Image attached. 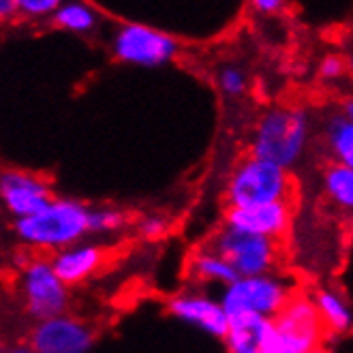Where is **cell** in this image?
<instances>
[{
	"instance_id": "obj_1",
	"label": "cell",
	"mask_w": 353,
	"mask_h": 353,
	"mask_svg": "<svg viewBox=\"0 0 353 353\" xmlns=\"http://www.w3.org/2000/svg\"><path fill=\"white\" fill-rule=\"evenodd\" d=\"M90 205L75 197H54L32 216L11 221L13 240L34 255H54L90 236Z\"/></svg>"
},
{
	"instance_id": "obj_2",
	"label": "cell",
	"mask_w": 353,
	"mask_h": 353,
	"mask_svg": "<svg viewBox=\"0 0 353 353\" xmlns=\"http://www.w3.org/2000/svg\"><path fill=\"white\" fill-rule=\"evenodd\" d=\"M310 139L313 120L304 108H272L257 120L248 141V154L294 172L304 161Z\"/></svg>"
},
{
	"instance_id": "obj_3",
	"label": "cell",
	"mask_w": 353,
	"mask_h": 353,
	"mask_svg": "<svg viewBox=\"0 0 353 353\" xmlns=\"http://www.w3.org/2000/svg\"><path fill=\"white\" fill-rule=\"evenodd\" d=\"M294 186L292 172L248 154L227 176L223 199L227 208H253L276 201L292 203Z\"/></svg>"
},
{
	"instance_id": "obj_4",
	"label": "cell",
	"mask_w": 353,
	"mask_h": 353,
	"mask_svg": "<svg viewBox=\"0 0 353 353\" xmlns=\"http://www.w3.org/2000/svg\"><path fill=\"white\" fill-rule=\"evenodd\" d=\"M69 289L56 274L50 255H32L28 265L15 274L17 302L32 323L65 315L71 302Z\"/></svg>"
},
{
	"instance_id": "obj_5",
	"label": "cell",
	"mask_w": 353,
	"mask_h": 353,
	"mask_svg": "<svg viewBox=\"0 0 353 353\" xmlns=\"http://www.w3.org/2000/svg\"><path fill=\"white\" fill-rule=\"evenodd\" d=\"M294 294V283L276 270V272L257 276H240L232 285L221 289L219 298L230 317L251 313L276 319Z\"/></svg>"
},
{
	"instance_id": "obj_6",
	"label": "cell",
	"mask_w": 353,
	"mask_h": 353,
	"mask_svg": "<svg viewBox=\"0 0 353 353\" xmlns=\"http://www.w3.org/2000/svg\"><path fill=\"white\" fill-rule=\"evenodd\" d=\"M208 246L223 255L238 276H257L276 272L283 257V244L255 234H246L240 230L221 225L208 240Z\"/></svg>"
},
{
	"instance_id": "obj_7",
	"label": "cell",
	"mask_w": 353,
	"mask_h": 353,
	"mask_svg": "<svg viewBox=\"0 0 353 353\" xmlns=\"http://www.w3.org/2000/svg\"><path fill=\"white\" fill-rule=\"evenodd\" d=\"M276 353H319L325 325L310 294L296 292L276 317Z\"/></svg>"
},
{
	"instance_id": "obj_8",
	"label": "cell",
	"mask_w": 353,
	"mask_h": 353,
	"mask_svg": "<svg viewBox=\"0 0 353 353\" xmlns=\"http://www.w3.org/2000/svg\"><path fill=\"white\" fill-rule=\"evenodd\" d=\"M112 52L120 62L135 67H163L176 56L178 43L161 30L141 24H127L122 26L112 43Z\"/></svg>"
},
{
	"instance_id": "obj_9",
	"label": "cell",
	"mask_w": 353,
	"mask_h": 353,
	"mask_svg": "<svg viewBox=\"0 0 353 353\" xmlns=\"http://www.w3.org/2000/svg\"><path fill=\"white\" fill-rule=\"evenodd\" d=\"M165 310L176 321L199 330L212 339L223 341L227 330H230V315H227L221 298L210 296L203 289H182V292L168 298Z\"/></svg>"
},
{
	"instance_id": "obj_10",
	"label": "cell",
	"mask_w": 353,
	"mask_h": 353,
	"mask_svg": "<svg viewBox=\"0 0 353 353\" xmlns=\"http://www.w3.org/2000/svg\"><path fill=\"white\" fill-rule=\"evenodd\" d=\"M26 341L37 353H90L97 332L88 321L65 313L32 323Z\"/></svg>"
},
{
	"instance_id": "obj_11",
	"label": "cell",
	"mask_w": 353,
	"mask_h": 353,
	"mask_svg": "<svg viewBox=\"0 0 353 353\" xmlns=\"http://www.w3.org/2000/svg\"><path fill=\"white\" fill-rule=\"evenodd\" d=\"M54 197L52 184L34 172L7 168L0 176V199L11 221L37 214Z\"/></svg>"
},
{
	"instance_id": "obj_12",
	"label": "cell",
	"mask_w": 353,
	"mask_h": 353,
	"mask_svg": "<svg viewBox=\"0 0 353 353\" xmlns=\"http://www.w3.org/2000/svg\"><path fill=\"white\" fill-rule=\"evenodd\" d=\"M294 210L289 201H276L253 208H227L223 214V225L240 230L246 234H255L283 242L289 227H292Z\"/></svg>"
},
{
	"instance_id": "obj_13",
	"label": "cell",
	"mask_w": 353,
	"mask_h": 353,
	"mask_svg": "<svg viewBox=\"0 0 353 353\" xmlns=\"http://www.w3.org/2000/svg\"><path fill=\"white\" fill-rule=\"evenodd\" d=\"M223 343L227 353H276V319L251 313L234 315L230 317V330H227Z\"/></svg>"
},
{
	"instance_id": "obj_14",
	"label": "cell",
	"mask_w": 353,
	"mask_h": 353,
	"mask_svg": "<svg viewBox=\"0 0 353 353\" xmlns=\"http://www.w3.org/2000/svg\"><path fill=\"white\" fill-rule=\"evenodd\" d=\"M56 274L69 287H77L92 279L108 261V248L94 240H81L73 246L50 255Z\"/></svg>"
},
{
	"instance_id": "obj_15",
	"label": "cell",
	"mask_w": 353,
	"mask_h": 353,
	"mask_svg": "<svg viewBox=\"0 0 353 353\" xmlns=\"http://www.w3.org/2000/svg\"><path fill=\"white\" fill-rule=\"evenodd\" d=\"M186 276H189L191 283H195V285L219 287V289H225L236 279H240L238 272L232 268V263L208 244L189 257V263H186Z\"/></svg>"
},
{
	"instance_id": "obj_16",
	"label": "cell",
	"mask_w": 353,
	"mask_h": 353,
	"mask_svg": "<svg viewBox=\"0 0 353 353\" xmlns=\"http://www.w3.org/2000/svg\"><path fill=\"white\" fill-rule=\"evenodd\" d=\"M310 298H313L321 321L330 334H347V332L353 330V306L339 289L317 287L310 294Z\"/></svg>"
},
{
	"instance_id": "obj_17",
	"label": "cell",
	"mask_w": 353,
	"mask_h": 353,
	"mask_svg": "<svg viewBox=\"0 0 353 353\" xmlns=\"http://www.w3.org/2000/svg\"><path fill=\"white\" fill-rule=\"evenodd\" d=\"M321 137L330 163L353 170V122L341 112L330 114L323 122Z\"/></svg>"
},
{
	"instance_id": "obj_18",
	"label": "cell",
	"mask_w": 353,
	"mask_h": 353,
	"mask_svg": "<svg viewBox=\"0 0 353 353\" xmlns=\"http://www.w3.org/2000/svg\"><path fill=\"white\" fill-rule=\"evenodd\" d=\"M319 186L330 205H334L339 212L347 216H353V170L351 168L327 163L321 170Z\"/></svg>"
},
{
	"instance_id": "obj_19",
	"label": "cell",
	"mask_w": 353,
	"mask_h": 353,
	"mask_svg": "<svg viewBox=\"0 0 353 353\" xmlns=\"http://www.w3.org/2000/svg\"><path fill=\"white\" fill-rule=\"evenodd\" d=\"M90 236L108 238L124 232L131 223V216L118 205H90Z\"/></svg>"
},
{
	"instance_id": "obj_20",
	"label": "cell",
	"mask_w": 353,
	"mask_h": 353,
	"mask_svg": "<svg viewBox=\"0 0 353 353\" xmlns=\"http://www.w3.org/2000/svg\"><path fill=\"white\" fill-rule=\"evenodd\" d=\"M54 22L71 32H90L97 24V13L84 3H62L54 13Z\"/></svg>"
},
{
	"instance_id": "obj_21",
	"label": "cell",
	"mask_w": 353,
	"mask_h": 353,
	"mask_svg": "<svg viewBox=\"0 0 353 353\" xmlns=\"http://www.w3.org/2000/svg\"><path fill=\"white\" fill-rule=\"evenodd\" d=\"M216 84H219V88H221L223 94H227V97H240L248 88V79H246V73L240 67L227 65V67H221L219 69V73H216Z\"/></svg>"
},
{
	"instance_id": "obj_22",
	"label": "cell",
	"mask_w": 353,
	"mask_h": 353,
	"mask_svg": "<svg viewBox=\"0 0 353 353\" xmlns=\"http://www.w3.org/2000/svg\"><path fill=\"white\" fill-rule=\"evenodd\" d=\"M170 232V221L163 214H143L135 221V234L137 238L146 240V242H154L161 240L165 234Z\"/></svg>"
},
{
	"instance_id": "obj_23",
	"label": "cell",
	"mask_w": 353,
	"mask_h": 353,
	"mask_svg": "<svg viewBox=\"0 0 353 353\" xmlns=\"http://www.w3.org/2000/svg\"><path fill=\"white\" fill-rule=\"evenodd\" d=\"M62 0H17V11L30 17H43L50 13H56Z\"/></svg>"
},
{
	"instance_id": "obj_24",
	"label": "cell",
	"mask_w": 353,
	"mask_h": 353,
	"mask_svg": "<svg viewBox=\"0 0 353 353\" xmlns=\"http://www.w3.org/2000/svg\"><path fill=\"white\" fill-rule=\"evenodd\" d=\"M345 67H347V62H343L341 58H336V56H327V58H323V62H321L319 73H321L323 79H336V77L343 75Z\"/></svg>"
},
{
	"instance_id": "obj_25",
	"label": "cell",
	"mask_w": 353,
	"mask_h": 353,
	"mask_svg": "<svg viewBox=\"0 0 353 353\" xmlns=\"http://www.w3.org/2000/svg\"><path fill=\"white\" fill-rule=\"evenodd\" d=\"M251 5L259 11V13H276L283 9L285 0H251Z\"/></svg>"
},
{
	"instance_id": "obj_26",
	"label": "cell",
	"mask_w": 353,
	"mask_h": 353,
	"mask_svg": "<svg viewBox=\"0 0 353 353\" xmlns=\"http://www.w3.org/2000/svg\"><path fill=\"white\" fill-rule=\"evenodd\" d=\"M3 353H37L32 349V345L28 341H13L9 345H5Z\"/></svg>"
},
{
	"instance_id": "obj_27",
	"label": "cell",
	"mask_w": 353,
	"mask_h": 353,
	"mask_svg": "<svg viewBox=\"0 0 353 353\" xmlns=\"http://www.w3.org/2000/svg\"><path fill=\"white\" fill-rule=\"evenodd\" d=\"M17 11V0H0V15L9 17Z\"/></svg>"
},
{
	"instance_id": "obj_28",
	"label": "cell",
	"mask_w": 353,
	"mask_h": 353,
	"mask_svg": "<svg viewBox=\"0 0 353 353\" xmlns=\"http://www.w3.org/2000/svg\"><path fill=\"white\" fill-rule=\"evenodd\" d=\"M341 114H343V116H347V118L353 122V97H349V99L343 103V110H341Z\"/></svg>"
},
{
	"instance_id": "obj_29",
	"label": "cell",
	"mask_w": 353,
	"mask_h": 353,
	"mask_svg": "<svg viewBox=\"0 0 353 353\" xmlns=\"http://www.w3.org/2000/svg\"><path fill=\"white\" fill-rule=\"evenodd\" d=\"M347 69L353 73V50H351V54H349V58H347Z\"/></svg>"
}]
</instances>
